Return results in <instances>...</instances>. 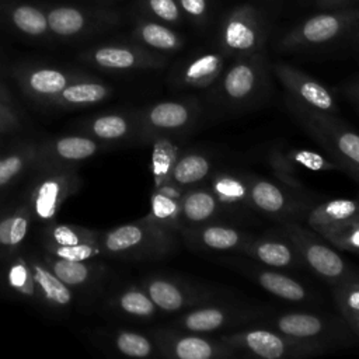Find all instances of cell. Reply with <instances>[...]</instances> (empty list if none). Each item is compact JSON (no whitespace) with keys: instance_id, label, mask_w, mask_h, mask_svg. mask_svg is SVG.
Instances as JSON below:
<instances>
[{"instance_id":"cell-26","label":"cell","mask_w":359,"mask_h":359,"mask_svg":"<svg viewBox=\"0 0 359 359\" xmlns=\"http://www.w3.org/2000/svg\"><path fill=\"white\" fill-rule=\"evenodd\" d=\"M222 210L209 187L195 185L187 188L181 196L182 229L213 222Z\"/></svg>"},{"instance_id":"cell-15","label":"cell","mask_w":359,"mask_h":359,"mask_svg":"<svg viewBox=\"0 0 359 359\" xmlns=\"http://www.w3.org/2000/svg\"><path fill=\"white\" fill-rule=\"evenodd\" d=\"M227 60L217 48L196 50L174 65L168 81L177 90L210 88L220 77Z\"/></svg>"},{"instance_id":"cell-24","label":"cell","mask_w":359,"mask_h":359,"mask_svg":"<svg viewBox=\"0 0 359 359\" xmlns=\"http://www.w3.org/2000/svg\"><path fill=\"white\" fill-rule=\"evenodd\" d=\"M17 77L29 94L43 98H56L65 87L80 79L74 73L52 67L20 69Z\"/></svg>"},{"instance_id":"cell-9","label":"cell","mask_w":359,"mask_h":359,"mask_svg":"<svg viewBox=\"0 0 359 359\" xmlns=\"http://www.w3.org/2000/svg\"><path fill=\"white\" fill-rule=\"evenodd\" d=\"M282 234L292 241L304 264L327 282L338 285L352 278V272L342 257L294 220L283 222Z\"/></svg>"},{"instance_id":"cell-5","label":"cell","mask_w":359,"mask_h":359,"mask_svg":"<svg viewBox=\"0 0 359 359\" xmlns=\"http://www.w3.org/2000/svg\"><path fill=\"white\" fill-rule=\"evenodd\" d=\"M286 105L297 123L323 146L346 174L359 170V133L346 126L335 114L303 107L287 98Z\"/></svg>"},{"instance_id":"cell-28","label":"cell","mask_w":359,"mask_h":359,"mask_svg":"<svg viewBox=\"0 0 359 359\" xmlns=\"http://www.w3.org/2000/svg\"><path fill=\"white\" fill-rule=\"evenodd\" d=\"M359 215L358 199H331L317 205L307 213V224L317 234H323L353 220Z\"/></svg>"},{"instance_id":"cell-18","label":"cell","mask_w":359,"mask_h":359,"mask_svg":"<svg viewBox=\"0 0 359 359\" xmlns=\"http://www.w3.org/2000/svg\"><path fill=\"white\" fill-rule=\"evenodd\" d=\"M245 180L252 209L283 222L293 220L292 216L297 210V203L286 191L275 182L255 175H248Z\"/></svg>"},{"instance_id":"cell-12","label":"cell","mask_w":359,"mask_h":359,"mask_svg":"<svg viewBox=\"0 0 359 359\" xmlns=\"http://www.w3.org/2000/svg\"><path fill=\"white\" fill-rule=\"evenodd\" d=\"M143 289L164 313H181L195 306L209 303L216 292L208 286L182 280L174 276L154 275L144 280Z\"/></svg>"},{"instance_id":"cell-13","label":"cell","mask_w":359,"mask_h":359,"mask_svg":"<svg viewBox=\"0 0 359 359\" xmlns=\"http://www.w3.org/2000/svg\"><path fill=\"white\" fill-rule=\"evenodd\" d=\"M271 72L287 93V98L310 109L337 115L338 105L332 91L313 76L285 62L272 63Z\"/></svg>"},{"instance_id":"cell-53","label":"cell","mask_w":359,"mask_h":359,"mask_svg":"<svg viewBox=\"0 0 359 359\" xmlns=\"http://www.w3.org/2000/svg\"><path fill=\"white\" fill-rule=\"evenodd\" d=\"M356 334H359V318H356V320H352V321H349V323H346Z\"/></svg>"},{"instance_id":"cell-55","label":"cell","mask_w":359,"mask_h":359,"mask_svg":"<svg viewBox=\"0 0 359 359\" xmlns=\"http://www.w3.org/2000/svg\"><path fill=\"white\" fill-rule=\"evenodd\" d=\"M297 3H299L302 7H307V6H311L313 0H297Z\"/></svg>"},{"instance_id":"cell-7","label":"cell","mask_w":359,"mask_h":359,"mask_svg":"<svg viewBox=\"0 0 359 359\" xmlns=\"http://www.w3.org/2000/svg\"><path fill=\"white\" fill-rule=\"evenodd\" d=\"M50 36L60 39H80L116 27L121 14L108 7H91L77 4H43L42 6Z\"/></svg>"},{"instance_id":"cell-37","label":"cell","mask_w":359,"mask_h":359,"mask_svg":"<svg viewBox=\"0 0 359 359\" xmlns=\"http://www.w3.org/2000/svg\"><path fill=\"white\" fill-rule=\"evenodd\" d=\"M97 150L98 143L84 136H65L52 144V154L62 161H81L94 156Z\"/></svg>"},{"instance_id":"cell-20","label":"cell","mask_w":359,"mask_h":359,"mask_svg":"<svg viewBox=\"0 0 359 359\" xmlns=\"http://www.w3.org/2000/svg\"><path fill=\"white\" fill-rule=\"evenodd\" d=\"M241 252L261 265L271 268H294L304 264L296 247L283 234L278 237H252L243 247Z\"/></svg>"},{"instance_id":"cell-3","label":"cell","mask_w":359,"mask_h":359,"mask_svg":"<svg viewBox=\"0 0 359 359\" xmlns=\"http://www.w3.org/2000/svg\"><path fill=\"white\" fill-rule=\"evenodd\" d=\"M101 252L119 259H161L177 248L175 231L161 227L147 216L118 226L98 237Z\"/></svg>"},{"instance_id":"cell-23","label":"cell","mask_w":359,"mask_h":359,"mask_svg":"<svg viewBox=\"0 0 359 359\" xmlns=\"http://www.w3.org/2000/svg\"><path fill=\"white\" fill-rule=\"evenodd\" d=\"M240 268L255 282L258 283L264 290L269 292L271 294L286 300V302H306L311 297L310 292L296 279L276 272L271 271L258 265H245L241 264Z\"/></svg>"},{"instance_id":"cell-8","label":"cell","mask_w":359,"mask_h":359,"mask_svg":"<svg viewBox=\"0 0 359 359\" xmlns=\"http://www.w3.org/2000/svg\"><path fill=\"white\" fill-rule=\"evenodd\" d=\"M201 114V104L194 97L160 101L137 114V135L144 142L158 136H181L198 123Z\"/></svg>"},{"instance_id":"cell-34","label":"cell","mask_w":359,"mask_h":359,"mask_svg":"<svg viewBox=\"0 0 359 359\" xmlns=\"http://www.w3.org/2000/svg\"><path fill=\"white\" fill-rule=\"evenodd\" d=\"M49 269L69 287L88 285L94 278V268L87 261H73L46 254L43 258Z\"/></svg>"},{"instance_id":"cell-4","label":"cell","mask_w":359,"mask_h":359,"mask_svg":"<svg viewBox=\"0 0 359 359\" xmlns=\"http://www.w3.org/2000/svg\"><path fill=\"white\" fill-rule=\"evenodd\" d=\"M271 32L269 13L255 3H241L230 8L216 29V48L227 59L265 50Z\"/></svg>"},{"instance_id":"cell-42","label":"cell","mask_w":359,"mask_h":359,"mask_svg":"<svg viewBox=\"0 0 359 359\" xmlns=\"http://www.w3.org/2000/svg\"><path fill=\"white\" fill-rule=\"evenodd\" d=\"M334 299L346 323L359 318V282L349 279L335 285Z\"/></svg>"},{"instance_id":"cell-33","label":"cell","mask_w":359,"mask_h":359,"mask_svg":"<svg viewBox=\"0 0 359 359\" xmlns=\"http://www.w3.org/2000/svg\"><path fill=\"white\" fill-rule=\"evenodd\" d=\"M34 146H21L0 156V191L7 189L34 164L36 158Z\"/></svg>"},{"instance_id":"cell-17","label":"cell","mask_w":359,"mask_h":359,"mask_svg":"<svg viewBox=\"0 0 359 359\" xmlns=\"http://www.w3.org/2000/svg\"><path fill=\"white\" fill-rule=\"evenodd\" d=\"M180 234L184 241L196 251H241L254 237L238 227L208 222L198 226L184 227Z\"/></svg>"},{"instance_id":"cell-19","label":"cell","mask_w":359,"mask_h":359,"mask_svg":"<svg viewBox=\"0 0 359 359\" xmlns=\"http://www.w3.org/2000/svg\"><path fill=\"white\" fill-rule=\"evenodd\" d=\"M0 22L29 38H49V25L42 6L22 0H0Z\"/></svg>"},{"instance_id":"cell-44","label":"cell","mask_w":359,"mask_h":359,"mask_svg":"<svg viewBox=\"0 0 359 359\" xmlns=\"http://www.w3.org/2000/svg\"><path fill=\"white\" fill-rule=\"evenodd\" d=\"M332 245L352 252H359V224L353 220L321 234Z\"/></svg>"},{"instance_id":"cell-48","label":"cell","mask_w":359,"mask_h":359,"mask_svg":"<svg viewBox=\"0 0 359 359\" xmlns=\"http://www.w3.org/2000/svg\"><path fill=\"white\" fill-rule=\"evenodd\" d=\"M20 126L17 115L11 111V107L0 101V132H11Z\"/></svg>"},{"instance_id":"cell-25","label":"cell","mask_w":359,"mask_h":359,"mask_svg":"<svg viewBox=\"0 0 359 359\" xmlns=\"http://www.w3.org/2000/svg\"><path fill=\"white\" fill-rule=\"evenodd\" d=\"M28 269L32 286V296L55 307H66L73 300L72 289L65 285L45 264L38 259H28Z\"/></svg>"},{"instance_id":"cell-27","label":"cell","mask_w":359,"mask_h":359,"mask_svg":"<svg viewBox=\"0 0 359 359\" xmlns=\"http://www.w3.org/2000/svg\"><path fill=\"white\" fill-rule=\"evenodd\" d=\"M185 189L172 182L156 187L150 198V213L147 217L171 231H181V196Z\"/></svg>"},{"instance_id":"cell-54","label":"cell","mask_w":359,"mask_h":359,"mask_svg":"<svg viewBox=\"0 0 359 359\" xmlns=\"http://www.w3.org/2000/svg\"><path fill=\"white\" fill-rule=\"evenodd\" d=\"M353 180H356L358 182H359V170H352V171H349L348 172Z\"/></svg>"},{"instance_id":"cell-21","label":"cell","mask_w":359,"mask_h":359,"mask_svg":"<svg viewBox=\"0 0 359 359\" xmlns=\"http://www.w3.org/2000/svg\"><path fill=\"white\" fill-rule=\"evenodd\" d=\"M266 327H271L293 338L318 341L325 345L332 339L334 331V325L324 317L300 311L276 316L266 323Z\"/></svg>"},{"instance_id":"cell-57","label":"cell","mask_w":359,"mask_h":359,"mask_svg":"<svg viewBox=\"0 0 359 359\" xmlns=\"http://www.w3.org/2000/svg\"><path fill=\"white\" fill-rule=\"evenodd\" d=\"M353 222H355V223H356V224H359V215H358V216H356V217H355V219H353Z\"/></svg>"},{"instance_id":"cell-29","label":"cell","mask_w":359,"mask_h":359,"mask_svg":"<svg viewBox=\"0 0 359 359\" xmlns=\"http://www.w3.org/2000/svg\"><path fill=\"white\" fill-rule=\"evenodd\" d=\"M209 188L223 210L241 212L251 208L245 177L231 172H215L210 175Z\"/></svg>"},{"instance_id":"cell-11","label":"cell","mask_w":359,"mask_h":359,"mask_svg":"<svg viewBox=\"0 0 359 359\" xmlns=\"http://www.w3.org/2000/svg\"><path fill=\"white\" fill-rule=\"evenodd\" d=\"M81 59L100 69L114 72L160 69L168 63V55L150 50L136 42L98 45L87 49Z\"/></svg>"},{"instance_id":"cell-35","label":"cell","mask_w":359,"mask_h":359,"mask_svg":"<svg viewBox=\"0 0 359 359\" xmlns=\"http://www.w3.org/2000/svg\"><path fill=\"white\" fill-rule=\"evenodd\" d=\"M174 136H158L154 142L153 149V175L156 181V187L170 182L171 171L174 164L180 156V147L172 140Z\"/></svg>"},{"instance_id":"cell-50","label":"cell","mask_w":359,"mask_h":359,"mask_svg":"<svg viewBox=\"0 0 359 359\" xmlns=\"http://www.w3.org/2000/svg\"><path fill=\"white\" fill-rule=\"evenodd\" d=\"M344 95L356 107H359V77L346 81L342 87Z\"/></svg>"},{"instance_id":"cell-31","label":"cell","mask_w":359,"mask_h":359,"mask_svg":"<svg viewBox=\"0 0 359 359\" xmlns=\"http://www.w3.org/2000/svg\"><path fill=\"white\" fill-rule=\"evenodd\" d=\"M31 219L27 203L0 213V250L13 251L18 247L27 237Z\"/></svg>"},{"instance_id":"cell-52","label":"cell","mask_w":359,"mask_h":359,"mask_svg":"<svg viewBox=\"0 0 359 359\" xmlns=\"http://www.w3.org/2000/svg\"><path fill=\"white\" fill-rule=\"evenodd\" d=\"M0 101H3L4 104H7V105H10L11 107V97H10V93L7 91V88L1 84V81H0Z\"/></svg>"},{"instance_id":"cell-46","label":"cell","mask_w":359,"mask_h":359,"mask_svg":"<svg viewBox=\"0 0 359 359\" xmlns=\"http://www.w3.org/2000/svg\"><path fill=\"white\" fill-rule=\"evenodd\" d=\"M293 163H297L300 165H304L310 170L321 171V170H341V165L332 158V161L325 160L323 156L313 153V151H306V150H294L289 154L287 157Z\"/></svg>"},{"instance_id":"cell-32","label":"cell","mask_w":359,"mask_h":359,"mask_svg":"<svg viewBox=\"0 0 359 359\" xmlns=\"http://www.w3.org/2000/svg\"><path fill=\"white\" fill-rule=\"evenodd\" d=\"M90 129L101 140H122L130 135H137L139 116L122 114L102 115L91 122Z\"/></svg>"},{"instance_id":"cell-16","label":"cell","mask_w":359,"mask_h":359,"mask_svg":"<svg viewBox=\"0 0 359 359\" xmlns=\"http://www.w3.org/2000/svg\"><path fill=\"white\" fill-rule=\"evenodd\" d=\"M79 180L67 171H43L34 178L28 191L27 205L32 217L42 222L55 216L65 199L74 192Z\"/></svg>"},{"instance_id":"cell-22","label":"cell","mask_w":359,"mask_h":359,"mask_svg":"<svg viewBox=\"0 0 359 359\" xmlns=\"http://www.w3.org/2000/svg\"><path fill=\"white\" fill-rule=\"evenodd\" d=\"M133 42L164 55L181 50L187 39L171 25L139 15L132 29Z\"/></svg>"},{"instance_id":"cell-56","label":"cell","mask_w":359,"mask_h":359,"mask_svg":"<svg viewBox=\"0 0 359 359\" xmlns=\"http://www.w3.org/2000/svg\"><path fill=\"white\" fill-rule=\"evenodd\" d=\"M353 46H355V48H356V50L359 52V39L355 42V45H353Z\"/></svg>"},{"instance_id":"cell-43","label":"cell","mask_w":359,"mask_h":359,"mask_svg":"<svg viewBox=\"0 0 359 359\" xmlns=\"http://www.w3.org/2000/svg\"><path fill=\"white\" fill-rule=\"evenodd\" d=\"M182 15L192 25L205 28L210 25L215 11L216 0H177Z\"/></svg>"},{"instance_id":"cell-51","label":"cell","mask_w":359,"mask_h":359,"mask_svg":"<svg viewBox=\"0 0 359 359\" xmlns=\"http://www.w3.org/2000/svg\"><path fill=\"white\" fill-rule=\"evenodd\" d=\"M252 3L258 4L264 10H266L269 14H276L280 8L285 0H251Z\"/></svg>"},{"instance_id":"cell-58","label":"cell","mask_w":359,"mask_h":359,"mask_svg":"<svg viewBox=\"0 0 359 359\" xmlns=\"http://www.w3.org/2000/svg\"><path fill=\"white\" fill-rule=\"evenodd\" d=\"M358 111H359V107H358Z\"/></svg>"},{"instance_id":"cell-14","label":"cell","mask_w":359,"mask_h":359,"mask_svg":"<svg viewBox=\"0 0 359 359\" xmlns=\"http://www.w3.org/2000/svg\"><path fill=\"white\" fill-rule=\"evenodd\" d=\"M261 316L259 310L251 307L203 303L185 310L172 324V327L199 332L212 334L226 328L237 327Z\"/></svg>"},{"instance_id":"cell-36","label":"cell","mask_w":359,"mask_h":359,"mask_svg":"<svg viewBox=\"0 0 359 359\" xmlns=\"http://www.w3.org/2000/svg\"><path fill=\"white\" fill-rule=\"evenodd\" d=\"M111 93V88L98 81L74 80L59 94V100L67 105H90L104 101Z\"/></svg>"},{"instance_id":"cell-38","label":"cell","mask_w":359,"mask_h":359,"mask_svg":"<svg viewBox=\"0 0 359 359\" xmlns=\"http://www.w3.org/2000/svg\"><path fill=\"white\" fill-rule=\"evenodd\" d=\"M136 8L140 15L178 27L184 22V15L177 0H136Z\"/></svg>"},{"instance_id":"cell-47","label":"cell","mask_w":359,"mask_h":359,"mask_svg":"<svg viewBox=\"0 0 359 359\" xmlns=\"http://www.w3.org/2000/svg\"><path fill=\"white\" fill-rule=\"evenodd\" d=\"M8 283L13 290L32 296L28 262H25L24 259L13 262V265L8 269Z\"/></svg>"},{"instance_id":"cell-2","label":"cell","mask_w":359,"mask_h":359,"mask_svg":"<svg viewBox=\"0 0 359 359\" xmlns=\"http://www.w3.org/2000/svg\"><path fill=\"white\" fill-rule=\"evenodd\" d=\"M269 70L265 50L231 57L217 81L210 87L213 104L227 111H244L257 107L269 91Z\"/></svg>"},{"instance_id":"cell-49","label":"cell","mask_w":359,"mask_h":359,"mask_svg":"<svg viewBox=\"0 0 359 359\" xmlns=\"http://www.w3.org/2000/svg\"><path fill=\"white\" fill-rule=\"evenodd\" d=\"M359 0H313L311 6L317 10H331L339 7H351L358 6Z\"/></svg>"},{"instance_id":"cell-30","label":"cell","mask_w":359,"mask_h":359,"mask_svg":"<svg viewBox=\"0 0 359 359\" xmlns=\"http://www.w3.org/2000/svg\"><path fill=\"white\" fill-rule=\"evenodd\" d=\"M212 172V160L208 154L189 150L180 153L171 171L170 182L187 189L203 182Z\"/></svg>"},{"instance_id":"cell-1","label":"cell","mask_w":359,"mask_h":359,"mask_svg":"<svg viewBox=\"0 0 359 359\" xmlns=\"http://www.w3.org/2000/svg\"><path fill=\"white\" fill-rule=\"evenodd\" d=\"M359 39V4L318 10L285 31L276 49L280 52H311L344 43L352 46Z\"/></svg>"},{"instance_id":"cell-10","label":"cell","mask_w":359,"mask_h":359,"mask_svg":"<svg viewBox=\"0 0 359 359\" xmlns=\"http://www.w3.org/2000/svg\"><path fill=\"white\" fill-rule=\"evenodd\" d=\"M158 353L171 359H229L238 353L219 337L191 332L177 327L153 331Z\"/></svg>"},{"instance_id":"cell-6","label":"cell","mask_w":359,"mask_h":359,"mask_svg":"<svg viewBox=\"0 0 359 359\" xmlns=\"http://www.w3.org/2000/svg\"><path fill=\"white\" fill-rule=\"evenodd\" d=\"M219 338L230 345L238 356L250 355L264 359L314 356L327 349V345L323 342L293 338L271 327L234 331L222 334Z\"/></svg>"},{"instance_id":"cell-40","label":"cell","mask_w":359,"mask_h":359,"mask_svg":"<svg viewBox=\"0 0 359 359\" xmlns=\"http://www.w3.org/2000/svg\"><path fill=\"white\" fill-rule=\"evenodd\" d=\"M115 348L119 353L129 358H149L158 352L154 339L135 332V331H121L114 339Z\"/></svg>"},{"instance_id":"cell-45","label":"cell","mask_w":359,"mask_h":359,"mask_svg":"<svg viewBox=\"0 0 359 359\" xmlns=\"http://www.w3.org/2000/svg\"><path fill=\"white\" fill-rule=\"evenodd\" d=\"M45 251L50 255L73 259V261H88L101 252L100 243H83L74 245H43Z\"/></svg>"},{"instance_id":"cell-39","label":"cell","mask_w":359,"mask_h":359,"mask_svg":"<svg viewBox=\"0 0 359 359\" xmlns=\"http://www.w3.org/2000/svg\"><path fill=\"white\" fill-rule=\"evenodd\" d=\"M116 304L121 311L135 318H153L158 309L144 289L130 287L122 292L116 300Z\"/></svg>"},{"instance_id":"cell-41","label":"cell","mask_w":359,"mask_h":359,"mask_svg":"<svg viewBox=\"0 0 359 359\" xmlns=\"http://www.w3.org/2000/svg\"><path fill=\"white\" fill-rule=\"evenodd\" d=\"M98 234L70 224L50 226L45 234V245H74L83 243H100Z\"/></svg>"}]
</instances>
